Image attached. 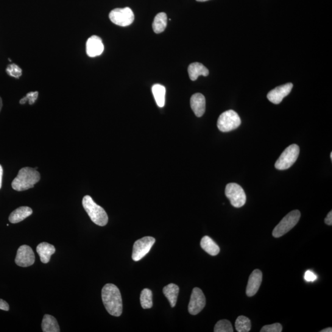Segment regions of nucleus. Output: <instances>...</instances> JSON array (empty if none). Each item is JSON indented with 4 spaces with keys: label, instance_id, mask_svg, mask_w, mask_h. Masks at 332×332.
<instances>
[{
    "label": "nucleus",
    "instance_id": "obj_18",
    "mask_svg": "<svg viewBox=\"0 0 332 332\" xmlns=\"http://www.w3.org/2000/svg\"><path fill=\"white\" fill-rule=\"evenodd\" d=\"M188 72L189 78L192 81L196 80L201 75L207 77L209 74V70L199 62L191 63L188 67Z\"/></svg>",
    "mask_w": 332,
    "mask_h": 332
},
{
    "label": "nucleus",
    "instance_id": "obj_14",
    "mask_svg": "<svg viewBox=\"0 0 332 332\" xmlns=\"http://www.w3.org/2000/svg\"><path fill=\"white\" fill-rule=\"evenodd\" d=\"M262 276V273L259 270H255L251 273L246 288V295L248 297H253L257 293L261 286Z\"/></svg>",
    "mask_w": 332,
    "mask_h": 332
},
{
    "label": "nucleus",
    "instance_id": "obj_21",
    "mask_svg": "<svg viewBox=\"0 0 332 332\" xmlns=\"http://www.w3.org/2000/svg\"><path fill=\"white\" fill-rule=\"evenodd\" d=\"M178 293H179V287L176 284H170L163 288V294L168 299L172 308L176 305Z\"/></svg>",
    "mask_w": 332,
    "mask_h": 332
},
{
    "label": "nucleus",
    "instance_id": "obj_23",
    "mask_svg": "<svg viewBox=\"0 0 332 332\" xmlns=\"http://www.w3.org/2000/svg\"><path fill=\"white\" fill-rule=\"evenodd\" d=\"M167 24V17L166 13H160L155 16L153 23V31L161 33L166 29Z\"/></svg>",
    "mask_w": 332,
    "mask_h": 332
},
{
    "label": "nucleus",
    "instance_id": "obj_9",
    "mask_svg": "<svg viewBox=\"0 0 332 332\" xmlns=\"http://www.w3.org/2000/svg\"><path fill=\"white\" fill-rule=\"evenodd\" d=\"M155 242V239L150 236L144 237L136 241L133 247V260L138 261L143 258L150 252Z\"/></svg>",
    "mask_w": 332,
    "mask_h": 332
},
{
    "label": "nucleus",
    "instance_id": "obj_22",
    "mask_svg": "<svg viewBox=\"0 0 332 332\" xmlns=\"http://www.w3.org/2000/svg\"><path fill=\"white\" fill-rule=\"evenodd\" d=\"M152 93L158 107H163L165 104L166 88L164 86L156 84L153 86Z\"/></svg>",
    "mask_w": 332,
    "mask_h": 332
},
{
    "label": "nucleus",
    "instance_id": "obj_28",
    "mask_svg": "<svg viewBox=\"0 0 332 332\" xmlns=\"http://www.w3.org/2000/svg\"><path fill=\"white\" fill-rule=\"evenodd\" d=\"M38 92H30L28 93L26 97L20 100L21 104H25L26 102H29L30 105H33L38 99Z\"/></svg>",
    "mask_w": 332,
    "mask_h": 332
},
{
    "label": "nucleus",
    "instance_id": "obj_34",
    "mask_svg": "<svg viewBox=\"0 0 332 332\" xmlns=\"http://www.w3.org/2000/svg\"><path fill=\"white\" fill-rule=\"evenodd\" d=\"M332 331V328L331 327H328L327 328L323 329V330L320 331V332H331Z\"/></svg>",
    "mask_w": 332,
    "mask_h": 332
},
{
    "label": "nucleus",
    "instance_id": "obj_36",
    "mask_svg": "<svg viewBox=\"0 0 332 332\" xmlns=\"http://www.w3.org/2000/svg\"><path fill=\"white\" fill-rule=\"evenodd\" d=\"M196 1L199 2H205L209 1V0H196Z\"/></svg>",
    "mask_w": 332,
    "mask_h": 332
},
{
    "label": "nucleus",
    "instance_id": "obj_6",
    "mask_svg": "<svg viewBox=\"0 0 332 332\" xmlns=\"http://www.w3.org/2000/svg\"><path fill=\"white\" fill-rule=\"evenodd\" d=\"M300 153V148L296 144L291 145L284 151L275 163L276 169L283 171L288 169L297 161Z\"/></svg>",
    "mask_w": 332,
    "mask_h": 332
},
{
    "label": "nucleus",
    "instance_id": "obj_13",
    "mask_svg": "<svg viewBox=\"0 0 332 332\" xmlns=\"http://www.w3.org/2000/svg\"><path fill=\"white\" fill-rule=\"evenodd\" d=\"M104 46L101 38L93 35L86 42V53L88 56L94 57L99 56L104 52Z\"/></svg>",
    "mask_w": 332,
    "mask_h": 332
},
{
    "label": "nucleus",
    "instance_id": "obj_17",
    "mask_svg": "<svg viewBox=\"0 0 332 332\" xmlns=\"http://www.w3.org/2000/svg\"><path fill=\"white\" fill-rule=\"evenodd\" d=\"M33 214L32 209L27 206H22L14 211L10 214L9 220L11 223H18L31 216Z\"/></svg>",
    "mask_w": 332,
    "mask_h": 332
},
{
    "label": "nucleus",
    "instance_id": "obj_15",
    "mask_svg": "<svg viewBox=\"0 0 332 332\" xmlns=\"http://www.w3.org/2000/svg\"><path fill=\"white\" fill-rule=\"evenodd\" d=\"M191 109L197 117H202L206 111V99L202 94L192 95L190 99Z\"/></svg>",
    "mask_w": 332,
    "mask_h": 332
},
{
    "label": "nucleus",
    "instance_id": "obj_5",
    "mask_svg": "<svg viewBox=\"0 0 332 332\" xmlns=\"http://www.w3.org/2000/svg\"><path fill=\"white\" fill-rule=\"evenodd\" d=\"M241 124V120L238 114L232 110L225 111L220 114L217 121V127L223 132H230L235 130Z\"/></svg>",
    "mask_w": 332,
    "mask_h": 332
},
{
    "label": "nucleus",
    "instance_id": "obj_27",
    "mask_svg": "<svg viewBox=\"0 0 332 332\" xmlns=\"http://www.w3.org/2000/svg\"><path fill=\"white\" fill-rule=\"evenodd\" d=\"M7 73L11 77L19 78L21 77L22 71V69L18 65L13 63L8 66Z\"/></svg>",
    "mask_w": 332,
    "mask_h": 332
},
{
    "label": "nucleus",
    "instance_id": "obj_32",
    "mask_svg": "<svg viewBox=\"0 0 332 332\" xmlns=\"http://www.w3.org/2000/svg\"><path fill=\"white\" fill-rule=\"evenodd\" d=\"M325 223L328 225H332V211H330L327 215V217L324 220Z\"/></svg>",
    "mask_w": 332,
    "mask_h": 332
},
{
    "label": "nucleus",
    "instance_id": "obj_20",
    "mask_svg": "<svg viewBox=\"0 0 332 332\" xmlns=\"http://www.w3.org/2000/svg\"><path fill=\"white\" fill-rule=\"evenodd\" d=\"M42 330L44 332H59V325L56 319L51 315H44L41 324Z\"/></svg>",
    "mask_w": 332,
    "mask_h": 332
},
{
    "label": "nucleus",
    "instance_id": "obj_33",
    "mask_svg": "<svg viewBox=\"0 0 332 332\" xmlns=\"http://www.w3.org/2000/svg\"><path fill=\"white\" fill-rule=\"evenodd\" d=\"M3 174H4V169H3L1 164H0V189L2 188V186Z\"/></svg>",
    "mask_w": 332,
    "mask_h": 332
},
{
    "label": "nucleus",
    "instance_id": "obj_37",
    "mask_svg": "<svg viewBox=\"0 0 332 332\" xmlns=\"http://www.w3.org/2000/svg\"><path fill=\"white\" fill-rule=\"evenodd\" d=\"M330 159L332 160V152L330 153Z\"/></svg>",
    "mask_w": 332,
    "mask_h": 332
},
{
    "label": "nucleus",
    "instance_id": "obj_19",
    "mask_svg": "<svg viewBox=\"0 0 332 332\" xmlns=\"http://www.w3.org/2000/svg\"><path fill=\"white\" fill-rule=\"evenodd\" d=\"M201 247L202 249L212 256L218 255L220 252V247L210 237L204 236L201 241Z\"/></svg>",
    "mask_w": 332,
    "mask_h": 332
},
{
    "label": "nucleus",
    "instance_id": "obj_2",
    "mask_svg": "<svg viewBox=\"0 0 332 332\" xmlns=\"http://www.w3.org/2000/svg\"><path fill=\"white\" fill-rule=\"evenodd\" d=\"M40 180V174L31 167H24L19 171L13 180L12 188L16 191H22L32 188Z\"/></svg>",
    "mask_w": 332,
    "mask_h": 332
},
{
    "label": "nucleus",
    "instance_id": "obj_1",
    "mask_svg": "<svg viewBox=\"0 0 332 332\" xmlns=\"http://www.w3.org/2000/svg\"><path fill=\"white\" fill-rule=\"evenodd\" d=\"M103 303L111 316L119 317L122 312V301L121 293L115 285L107 284L102 290Z\"/></svg>",
    "mask_w": 332,
    "mask_h": 332
},
{
    "label": "nucleus",
    "instance_id": "obj_3",
    "mask_svg": "<svg viewBox=\"0 0 332 332\" xmlns=\"http://www.w3.org/2000/svg\"><path fill=\"white\" fill-rule=\"evenodd\" d=\"M83 206L91 220L95 224L104 227L107 224L108 217L104 208L97 205L93 198L86 195L83 199Z\"/></svg>",
    "mask_w": 332,
    "mask_h": 332
},
{
    "label": "nucleus",
    "instance_id": "obj_30",
    "mask_svg": "<svg viewBox=\"0 0 332 332\" xmlns=\"http://www.w3.org/2000/svg\"><path fill=\"white\" fill-rule=\"evenodd\" d=\"M304 278L307 282H313L316 280L317 276L311 271L308 270L305 273Z\"/></svg>",
    "mask_w": 332,
    "mask_h": 332
},
{
    "label": "nucleus",
    "instance_id": "obj_29",
    "mask_svg": "<svg viewBox=\"0 0 332 332\" xmlns=\"http://www.w3.org/2000/svg\"><path fill=\"white\" fill-rule=\"evenodd\" d=\"M282 331H283V327L280 323L265 325L260 330L261 332H281Z\"/></svg>",
    "mask_w": 332,
    "mask_h": 332
},
{
    "label": "nucleus",
    "instance_id": "obj_4",
    "mask_svg": "<svg viewBox=\"0 0 332 332\" xmlns=\"http://www.w3.org/2000/svg\"><path fill=\"white\" fill-rule=\"evenodd\" d=\"M300 217L301 214L299 211L295 210L291 212L284 217L275 228L273 231V236L278 238L288 233L299 222Z\"/></svg>",
    "mask_w": 332,
    "mask_h": 332
},
{
    "label": "nucleus",
    "instance_id": "obj_26",
    "mask_svg": "<svg viewBox=\"0 0 332 332\" xmlns=\"http://www.w3.org/2000/svg\"><path fill=\"white\" fill-rule=\"evenodd\" d=\"M214 331L215 332H233V328L229 320L223 319L219 320L216 323Z\"/></svg>",
    "mask_w": 332,
    "mask_h": 332
},
{
    "label": "nucleus",
    "instance_id": "obj_16",
    "mask_svg": "<svg viewBox=\"0 0 332 332\" xmlns=\"http://www.w3.org/2000/svg\"><path fill=\"white\" fill-rule=\"evenodd\" d=\"M37 252L40 256L42 263H49L51 256L55 252V249L52 244L41 242L37 245Z\"/></svg>",
    "mask_w": 332,
    "mask_h": 332
},
{
    "label": "nucleus",
    "instance_id": "obj_12",
    "mask_svg": "<svg viewBox=\"0 0 332 332\" xmlns=\"http://www.w3.org/2000/svg\"><path fill=\"white\" fill-rule=\"evenodd\" d=\"M292 88L293 84L291 83L278 86V87L273 89L268 94L267 98L273 104H280L283 101L284 97L288 96L291 93Z\"/></svg>",
    "mask_w": 332,
    "mask_h": 332
},
{
    "label": "nucleus",
    "instance_id": "obj_25",
    "mask_svg": "<svg viewBox=\"0 0 332 332\" xmlns=\"http://www.w3.org/2000/svg\"><path fill=\"white\" fill-rule=\"evenodd\" d=\"M152 292L149 289H144L141 292V303L144 309L152 308L153 306Z\"/></svg>",
    "mask_w": 332,
    "mask_h": 332
},
{
    "label": "nucleus",
    "instance_id": "obj_11",
    "mask_svg": "<svg viewBox=\"0 0 332 332\" xmlns=\"http://www.w3.org/2000/svg\"><path fill=\"white\" fill-rule=\"evenodd\" d=\"M206 301L203 291L197 287L192 290L190 301L188 305V311L191 315H197L206 306Z\"/></svg>",
    "mask_w": 332,
    "mask_h": 332
},
{
    "label": "nucleus",
    "instance_id": "obj_35",
    "mask_svg": "<svg viewBox=\"0 0 332 332\" xmlns=\"http://www.w3.org/2000/svg\"><path fill=\"white\" fill-rule=\"evenodd\" d=\"M2 107H3L2 99L1 98V97H0V112H1Z\"/></svg>",
    "mask_w": 332,
    "mask_h": 332
},
{
    "label": "nucleus",
    "instance_id": "obj_10",
    "mask_svg": "<svg viewBox=\"0 0 332 332\" xmlns=\"http://www.w3.org/2000/svg\"><path fill=\"white\" fill-rule=\"evenodd\" d=\"M35 253L31 247L27 245H22L19 248L16 256L15 262L18 266L28 267L34 264Z\"/></svg>",
    "mask_w": 332,
    "mask_h": 332
},
{
    "label": "nucleus",
    "instance_id": "obj_31",
    "mask_svg": "<svg viewBox=\"0 0 332 332\" xmlns=\"http://www.w3.org/2000/svg\"><path fill=\"white\" fill-rule=\"evenodd\" d=\"M0 309L6 311H9L10 306L7 301H5L2 299H0Z\"/></svg>",
    "mask_w": 332,
    "mask_h": 332
},
{
    "label": "nucleus",
    "instance_id": "obj_24",
    "mask_svg": "<svg viewBox=\"0 0 332 332\" xmlns=\"http://www.w3.org/2000/svg\"><path fill=\"white\" fill-rule=\"evenodd\" d=\"M251 322L249 318L241 316L237 318L235 327L238 332H248L251 330Z\"/></svg>",
    "mask_w": 332,
    "mask_h": 332
},
{
    "label": "nucleus",
    "instance_id": "obj_7",
    "mask_svg": "<svg viewBox=\"0 0 332 332\" xmlns=\"http://www.w3.org/2000/svg\"><path fill=\"white\" fill-rule=\"evenodd\" d=\"M225 195L230 200L231 205L234 208L242 207L246 202V195L243 188L235 183H231L226 186Z\"/></svg>",
    "mask_w": 332,
    "mask_h": 332
},
{
    "label": "nucleus",
    "instance_id": "obj_8",
    "mask_svg": "<svg viewBox=\"0 0 332 332\" xmlns=\"http://www.w3.org/2000/svg\"><path fill=\"white\" fill-rule=\"evenodd\" d=\"M110 21L117 26L126 27L130 26L135 21V15L130 8H116L111 11Z\"/></svg>",
    "mask_w": 332,
    "mask_h": 332
}]
</instances>
